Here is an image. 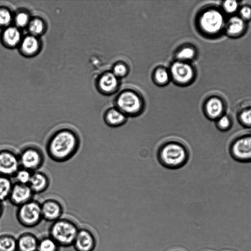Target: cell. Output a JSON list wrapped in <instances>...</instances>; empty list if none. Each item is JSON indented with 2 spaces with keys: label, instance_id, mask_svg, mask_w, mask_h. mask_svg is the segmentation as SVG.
Listing matches in <instances>:
<instances>
[{
  "label": "cell",
  "instance_id": "obj_19",
  "mask_svg": "<svg viewBox=\"0 0 251 251\" xmlns=\"http://www.w3.org/2000/svg\"><path fill=\"white\" fill-rule=\"evenodd\" d=\"M0 251H17V239L9 234L0 235Z\"/></svg>",
  "mask_w": 251,
  "mask_h": 251
},
{
  "label": "cell",
  "instance_id": "obj_32",
  "mask_svg": "<svg viewBox=\"0 0 251 251\" xmlns=\"http://www.w3.org/2000/svg\"><path fill=\"white\" fill-rule=\"evenodd\" d=\"M28 22V17L25 13H19L16 17V22L19 26H24L27 24Z\"/></svg>",
  "mask_w": 251,
  "mask_h": 251
},
{
  "label": "cell",
  "instance_id": "obj_6",
  "mask_svg": "<svg viewBox=\"0 0 251 251\" xmlns=\"http://www.w3.org/2000/svg\"><path fill=\"white\" fill-rule=\"evenodd\" d=\"M21 168L18 152L8 146L0 147V175L13 177Z\"/></svg>",
  "mask_w": 251,
  "mask_h": 251
},
{
  "label": "cell",
  "instance_id": "obj_20",
  "mask_svg": "<svg viewBox=\"0 0 251 251\" xmlns=\"http://www.w3.org/2000/svg\"><path fill=\"white\" fill-rule=\"evenodd\" d=\"M60 247L49 235L39 240L37 251H59Z\"/></svg>",
  "mask_w": 251,
  "mask_h": 251
},
{
  "label": "cell",
  "instance_id": "obj_24",
  "mask_svg": "<svg viewBox=\"0 0 251 251\" xmlns=\"http://www.w3.org/2000/svg\"><path fill=\"white\" fill-rule=\"evenodd\" d=\"M38 48V42L33 36H27L24 39L22 44L23 50L27 54H32L36 51Z\"/></svg>",
  "mask_w": 251,
  "mask_h": 251
},
{
  "label": "cell",
  "instance_id": "obj_11",
  "mask_svg": "<svg viewBox=\"0 0 251 251\" xmlns=\"http://www.w3.org/2000/svg\"><path fill=\"white\" fill-rule=\"evenodd\" d=\"M34 195L28 185L14 182L8 200L18 207L33 199Z\"/></svg>",
  "mask_w": 251,
  "mask_h": 251
},
{
  "label": "cell",
  "instance_id": "obj_22",
  "mask_svg": "<svg viewBox=\"0 0 251 251\" xmlns=\"http://www.w3.org/2000/svg\"><path fill=\"white\" fill-rule=\"evenodd\" d=\"M244 27L243 20L240 18L234 17L229 19L226 26V31L231 35H236L242 32Z\"/></svg>",
  "mask_w": 251,
  "mask_h": 251
},
{
  "label": "cell",
  "instance_id": "obj_34",
  "mask_svg": "<svg viewBox=\"0 0 251 251\" xmlns=\"http://www.w3.org/2000/svg\"><path fill=\"white\" fill-rule=\"evenodd\" d=\"M126 73V68L125 66L122 64L116 65L113 70V74L116 76H122Z\"/></svg>",
  "mask_w": 251,
  "mask_h": 251
},
{
  "label": "cell",
  "instance_id": "obj_33",
  "mask_svg": "<svg viewBox=\"0 0 251 251\" xmlns=\"http://www.w3.org/2000/svg\"><path fill=\"white\" fill-rule=\"evenodd\" d=\"M224 8L229 13L234 12L237 8L238 3L235 0H226L224 3Z\"/></svg>",
  "mask_w": 251,
  "mask_h": 251
},
{
  "label": "cell",
  "instance_id": "obj_4",
  "mask_svg": "<svg viewBox=\"0 0 251 251\" xmlns=\"http://www.w3.org/2000/svg\"><path fill=\"white\" fill-rule=\"evenodd\" d=\"M20 166L32 172L40 170L45 162V154L38 145L28 144L18 152Z\"/></svg>",
  "mask_w": 251,
  "mask_h": 251
},
{
  "label": "cell",
  "instance_id": "obj_14",
  "mask_svg": "<svg viewBox=\"0 0 251 251\" xmlns=\"http://www.w3.org/2000/svg\"><path fill=\"white\" fill-rule=\"evenodd\" d=\"M171 73L176 81L185 83L191 79L193 73L190 65L183 62H177L172 66Z\"/></svg>",
  "mask_w": 251,
  "mask_h": 251
},
{
  "label": "cell",
  "instance_id": "obj_26",
  "mask_svg": "<svg viewBox=\"0 0 251 251\" xmlns=\"http://www.w3.org/2000/svg\"><path fill=\"white\" fill-rule=\"evenodd\" d=\"M239 120L243 126L251 127V108L242 111L239 115Z\"/></svg>",
  "mask_w": 251,
  "mask_h": 251
},
{
  "label": "cell",
  "instance_id": "obj_9",
  "mask_svg": "<svg viewBox=\"0 0 251 251\" xmlns=\"http://www.w3.org/2000/svg\"><path fill=\"white\" fill-rule=\"evenodd\" d=\"M43 220L54 222L60 219L63 213L61 202L54 198H48L41 203Z\"/></svg>",
  "mask_w": 251,
  "mask_h": 251
},
{
  "label": "cell",
  "instance_id": "obj_25",
  "mask_svg": "<svg viewBox=\"0 0 251 251\" xmlns=\"http://www.w3.org/2000/svg\"><path fill=\"white\" fill-rule=\"evenodd\" d=\"M32 173L28 170L21 167L13 177L15 180V182L28 185Z\"/></svg>",
  "mask_w": 251,
  "mask_h": 251
},
{
  "label": "cell",
  "instance_id": "obj_16",
  "mask_svg": "<svg viewBox=\"0 0 251 251\" xmlns=\"http://www.w3.org/2000/svg\"><path fill=\"white\" fill-rule=\"evenodd\" d=\"M127 117L118 108L109 109L103 117V123L110 127H118L124 125Z\"/></svg>",
  "mask_w": 251,
  "mask_h": 251
},
{
  "label": "cell",
  "instance_id": "obj_23",
  "mask_svg": "<svg viewBox=\"0 0 251 251\" xmlns=\"http://www.w3.org/2000/svg\"><path fill=\"white\" fill-rule=\"evenodd\" d=\"M5 42L10 46L16 45L20 40L21 34L15 27H10L7 28L3 34Z\"/></svg>",
  "mask_w": 251,
  "mask_h": 251
},
{
  "label": "cell",
  "instance_id": "obj_7",
  "mask_svg": "<svg viewBox=\"0 0 251 251\" xmlns=\"http://www.w3.org/2000/svg\"><path fill=\"white\" fill-rule=\"evenodd\" d=\"M118 109L127 117H135L140 113L142 103L135 94L131 92L122 93L117 101Z\"/></svg>",
  "mask_w": 251,
  "mask_h": 251
},
{
  "label": "cell",
  "instance_id": "obj_17",
  "mask_svg": "<svg viewBox=\"0 0 251 251\" xmlns=\"http://www.w3.org/2000/svg\"><path fill=\"white\" fill-rule=\"evenodd\" d=\"M205 113L210 119H218L224 111V106L222 101L216 98L209 99L205 106Z\"/></svg>",
  "mask_w": 251,
  "mask_h": 251
},
{
  "label": "cell",
  "instance_id": "obj_21",
  "mask_svg": "<svg viewBox=\"0 0 251 251\" xmlns=\"http://www.w3.org/2000/svg\"><path fill=\"white\" fill-rule=\"evenodd\" d=\"M117 84V79L113 73H107L103 75L100 80V88L105 91L110 92L114 90Z\"/></svg>",
  "mask_w": 251,
  "mask_h": 251
},
{
  "label": "cell",
  "instance_id": "obj_5",
  "mask_svg": "<svg viewBox=\"0 0 251 251\" xmlns=\"http://www.w3.org/2000/svg\"><path fill=\"white\" fill-rule=\"evenodd\" d=\"M16 217L19 224L24 227L36 226L43 220L41 203L32 199L17 207Z\"/></svg>",
  "mask_w": 251,
  "mask_h": 251
},
{
  "label": "cell",
  "instance_id": "obj_12",
  "mask_svg": "<svg viewBox=\"0 0 251 251\" xmlns=\"http://www.w3.org/2000/svg\"><path fill=\"white\" fill-rule=\"evenodd\" d=\"M96 240L93 233L86 228L79 229L73 246L76 251H93Z\"/></svg>",
  "mask_w": 251,
  "mask_h": 251
},
{
  "label": "cell",
  "instance_id": "obj_27",
  "mask_svg": "<svg viewBox=\"0 0 251 251\" xmlns=\"http://www.w3.org/2000/svg\"><path fill=\"white\" fill-rule=\"evenodd\" d=\"M43 28L44 25L42 21L37 19L31 21L29 25V29L33 34L41 33Z\"/></svg>",
  "mask_w": 251,
  "mask_h": 251
},
{
  "label": "cell",
  "instance_id": "obj_15",
  "mask_svg": "<svg viewBox=\"0 0 251 251\" xmlns=\"http://www.w3.org/2000/svg\"><path fill=\"white\" fill-rule=\"evenodd\" d=\"M39 239L30 232L21 234L17 239V251H37Z\"/></svg>",
  "mask_w": 251,
  "mask_h": 251
},
{
  "label": "cell",
  "instance_id": "obj_13",
  "mask_svg": "<svg viewBox=\"0 0 251 251\" xmlns=\"http://www.w3.org/2000/svg\"><path fill=\"white\" fill-rule=\"evenodd\" d=\"M50 184L49 176L45 172L38 170L32 173L28 185L35 195L45 192Z\"/></svg>",
  "mask_w": 251,
  "mask_h": 251
},
{
  "label": "cell",
  "instance_id": "obj_30",
  "mask_svg": "<svg viewBox=\"0 0 251 251\" xmlns=\"http://www.w3.org/2000/svg\"><path fill=\"white\" fill-rule=\"evenodd\" d=\"M156 80L160 83L166 82L168 80V74L167 72L163 69H159L157 70L155 75Z\"/></svg>",
  "mask_w": 251,
  "mask_h": 251
},
{
  "label": "cell",
  "instance_id": "obj_31",
  "mask_svg": "<svg viewBox=\"0 0 251 251\" xmlns=\"http://www.w3.org/2000/svg\"><path fill=\"white\" fill-rule=\"evenodd\" d=\"M11 20V15L9 12L5 9L0 10V24L7 25Z\"/></svg>",
  "mask_w": 251,
  "mask_h": 251
},
{
  "label": "cell",
  "instance_id": "obj_36",
  "mask_svg": "<svg viewBox=\"0 0 251 251\" xmlns=\"http://www.w3.org/2000/svg\"><path fill=\"white\" fill-rule=\"evenodd\" d=\"M4 207L2 202L0 201V218L1 217L3 212Z\"/></svg>",
  "mask_w": 251,
  "mask_h": 251
},
{
  "label": "cell",
  "instance_id": "obj_2",
  "mask_svg": "<svg viewBox=\"0 0 251 251\" xmlns=\"http://www.w3.org/2000/svg\"><path fill=\"white\" fill-rule=\"evenodd\" d=\"M160 164L165 168L175 170L184 166L189 159L186 148L176 141H169L162 145L158 151Z\"/></svg>",
  "mask_w": 251,
  "mask_h": 251
},
{
  "label": "cell",
  "instance_id": "obj_8",
  "mask_svg": "<svg viewBox=\"0 0 251 251\" xmlns=\"http://www.w3.org/2000/svg\"><path fill=\"white\" fill-rule=\"evenodd\" d=\"M230 150L235 159L241 161H251V133L235 138L231 144Z\"/></svg>",
  "mask_w": 251,
  "mask_h": 251
},
{
  "label": "cell",
  "instance_id": "obj_28",
  "mask_svg": "<svg viewBox=\"0 0 251 251\" xmlns=\"http://www.w3.org/2000/svg\"><path fill=\"white\" fill-rule=\"evenodd\" d=\"M217 125L220 129H228L231 126L230 119L226 115H222L218 119Z\"/></svg>",
  "mask_w": 251,
  "mask_h": 251
},
{
  "label": "cell",
  "instance_id": "obj_18",
  "mask_svg": "<svg viewBox=\"0 0 251 251\" xmlns=\"http://www.w3.org/2000/svg\"><path fill=\"white\" fill-rule=\"evenodd\" d=\"M13 182L11 177L0 175V201L8 200Z\"/></svg>",
  "mask_w": 251,
  "mask_h": 251
},
{
  "label": "cell",
  "instance_id": "obj_3",
  "mask_svg": "<svg viewBox=\"0 0 251 251\" xmlns=\"http://www.w3.org/2000/svg\"><path fill=\"white\" fill-rule=\"evenodd\" d=\"M79 228L73 221L60 218L52 223L49 230V236L61 247L73 246Z\"/></svg>",
  "mask_w": 251,
  "mask_h": 251
},
{
  "label": "cell",
  "instance_id": "obj_1",
  "mask_svg": "<svg viewBox=\"0 0 251 251\" xmlns=\"http://www.w3.org/2000/svg\"><path fill=\"white\" fill-rule=\"evenodd\" d=\"M81 139L78 131L69 125L60 126L54 129L48 137L45 148L46 154L57 163L67 162L79 151Z\"/></svg>",
  "mask_w": 251,
  "mask_h": 251
},
{
  "label": "cell",
  "instance_id": "obj_35",
  "mask_svg": "<svg viewBox=\"0 0 251 251\" xmlns=\"http://www.w3.org/2000/svg\"><path fill=\"white\" fill-rule=\"evenodd\" d=\"M241 17L244 19H249L251 17V8L245 6L241 8L240 11Z\"/></svg>",
  "mask_w": 251,
  "mask_h": 251
},
{
  "label": "cell",
  "instance_id": "obj_10",
  "mask_svg": "<svg viewBox=\"0 0 251 251\" xmlns=\"http://www.w3.org/2000/svg\"><path fill=\"white\" fill-rule=\"evenodd\" d=\"M200 22L204 31L213 34L221 29L223 25V17L218 11L209 10L202 14Z\"/></svg>",
  "mask_w": 251,
  "mask_h": 251
},
{
  "label": "cell",
  "instance_id": "obj_29",
  "mask_svg": "<svg viewBox=\"0 0 251 251\" xmlns=\"http://www.w3.org/2000/svg\"><path fill=\"white\" fill-rule=\"evenodd\" d=\"M194 51L190 48L182 49L177 54L178 58L181 60L190 59L194 56Z\"/></svg>",
  "mask_w": 251,
  "mask_h": 251
}]
</instances>
